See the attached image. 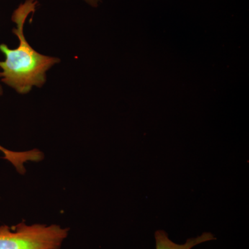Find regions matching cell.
<instances>
[{"mask_svg": "<svg viewBox=\"0 0 249 249\" xmlns=\"http://www.w3.org/2000/svg\"><path fill=\"white\" fill-rule=\"evenodd\" d=\"M37 0H26L15 10L11 19L16 27L13 33L19 40L16 49L0 45L4 60L0 61L1 81L19 94H27L34 87L40 88L47 81V72L60 60L36 52L27 42L24 35V24L28 17L35 13Z\"/></svg>", "mask_w": 249, "mask_h": 249, "instance_id": "6da1fadb", "label": "cell"}, {"mask_svg": "<svg viewBox=\"0 0 249 249\" xmlns=\"http://www.w3.org/2000/svg\"><path fill=\"white\" fill-rule=\"evenodd\" d=\"M69 229L60 226L24 222L10 228L0 227V249H60Z\"/></svg>", "mask_w": 249, "mask_h": 249, "instance_id": "7a4b0ae2", "label": "cell"}, {"mask_svg": "<svg viewBox=\"0 0 249 249\" xmlns=\"http://www.w3.org/2000/svg\"><path fill=\"white\" fill-rule=\"evenodd\" d=\"M156 249H192L196 246L216 240L213 234L211 232H204L196 237L189 238L185 243H175L170 240L168 233L163 230H158L155 233Z\"/></svg>", "mask_w": 249, "mask_h": 249, "instance_id": "3957f363", "label": "cell"}, {"mask_svg": "<svg viewBox=\"0 0 249 249\" xmlns=\"http://www.w3.org/2000/svg\"><path fill=\"white\" fill-rule=\"evenodd\" d=\"M0 151L4 154L3 158L9 160L14 165L16 170L19 173H25L24 163L31 160V161H40L43 158L42 152L37 150H32L26 152H14L8 149L4 148L0 145Z\"/></svg>", "mask_w": 249, "mask_h": 249, "instance_id": "277c9868", "label": "cell"}, {"mask_svg": "<svg viewBox=\"0 0 249 249\" xmlns=\"http://www.w3.org/2000/svg\"><path fill=\"white\" fill-rule=\"evenodd\" d=\"M83 1H85L87 4H89V6L96 7V6H98V4H99L101 0H83Z\"/></svg>", "mask_w": 249, "mask_h": 249, "instance_id": "5b68a950", "label": "cell"}, {"mask_svg": "<svg viewBox=\"0 0 249 249\" xmlns=\"http://www.w3.org/2000/svg\"><path fill=\"white\" fill-rule=\"evenodd\" d=\"M3 94V89H2V88H1V85H0V96H1V95H2Z\"/></svg>", "mask_w": 249, "mask_h": 249, "instance_id": "8992f818", "label": "cell"}]
</instances>
